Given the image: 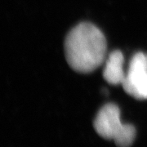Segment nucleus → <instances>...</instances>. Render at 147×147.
<instances>
[{
    "label": "nucleus",
    "instance_id": "3",
    "mask_svg": "<svg viewBox=\"0 0 147 147\" xmlns=\"http://www.w3.org/2000/svg\"><path fill=\"white\" fill-rule=\"evenodd\" d=\"M122 86L129 96L147 100V54L139 52L131 57Z\"/></svg>",
    "mask_w": 147,
    "mask_h": 147
},
{
    "label": "nucleus",
    "instance_id": "4",
    "mask_svg": "<svg viewBox=\"0 0 147 147\" xmlns=\"http://www.w3.org/2000/svg\"><path fill=\"white\" fill-rule=\"evenodd\" d=\"M124 57L119 50L114 51L107 55L104 62L103 77L111 85H122L126 72L123 69Z\"/></svg>",
    "mask_w": 147,
    "mask_h": 147
},
{
    "label": "nucleus",
    "instance_id": "2",
    "mask_svg": "<svg viewBox=\"0 0 147 147\" xmlns=\"http://www.w3.org/2000/svg\"><path fill=\"white\" fill-rule=\"evenodd\" d=\"M94 128L100 137L114 141L119 147H129L136 137L135 127L122 123L120 110L114 103L106 104L98 111Z\"/></svg>",
    "mask_w": 147,
    "mask_h": 147
},
{
    "label": "nucleus",
    "instance_id": "1",
    "mask_svg": "<svg viewBox=\"0 0 147 147\" xmlns=\"http://www.w3.org/2000/svg\"><path fill=\"white\" fill-rule=\"evenodd\" d=\"M65 54L67 63L74 70L91 73L103 65L107 57L105 35L92 23H79L65 38Z\"/></svg>",
    "mask_w": 147,
    "mask_h": 147
}]
</instances>
